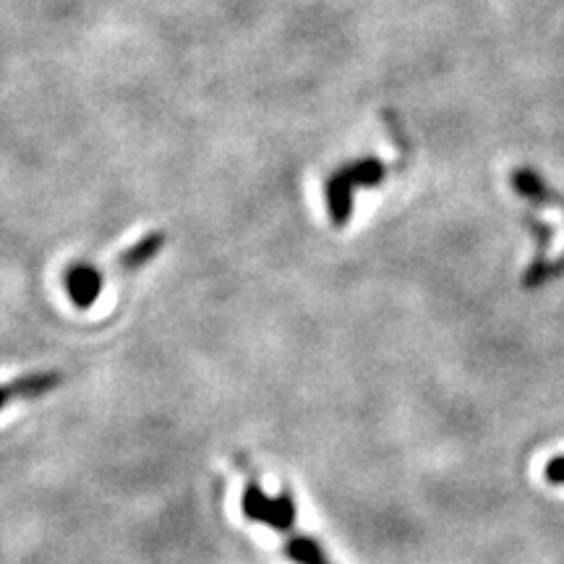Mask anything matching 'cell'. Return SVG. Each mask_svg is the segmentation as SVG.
Here are the masks:
<instances>
[{"mask_svg":"<svg viewBox=\"0 0 564 564\" xmlns=\"http://www.w3.org/2000/svg\"><path fill=\"white\" fill-rule=\"evenodd\" d=\"M241 510L246 520L280 533L282 549H285V554L295 564H335L319 541L299 531V510H295V499L291 497V491L270 497L259 484H246Z\"/></svg>","mask_w":564,"mask_h":564,"instance_id":"6da1fadb","label":"cell"},{"mask_svg":"<svg viewBox=\"0 0 564 564\" xmlns=\"http://www.w3.org/2000/svg\"><path fill=\"white\" fill-rule=\"evenodd\" d=\"M387 167L377 158H364L356 162H348L340 171L329 175L324 183V199H327L329 220L337 228L348 225L352 217V196L358 188H373L384 181Z\"/></svg>","mask_w":564,"mask_h":564,"instance_id":"7a4b0ae2","label":"cell"},{"mask_svg":"<svg viewBox=\"0 0 564 564\" xmlns=\"http://www.w3.org/2000/svg\"><path fill=\"white\" fill-rule=\"evenodd\" d=\"M63 377L58 371H37L24 373V377L13 379L9 384H0V411L9 408L11 403H24V400H40L45 394L55 392L61 387Z\"/></svg>","mask_w":564,"mask_h":564,"instance_id":"3957f363","label":"cell"},{"mask_svg":"<svg viewBox=\"0 0 564 564\" xmlns=\"http://www.w3.org/2000/svg\"><path fill=\"white\" fill-rule=\"evenodd\" d=\"M102 272L95 264H70L66 270V291L74 306L91 308L102 293Z\"/></svg>","mask_w":564,"mask_h":564,"instance_id":"277c9868","label":"cell"},{"mask_svg":"<svg viewBox=\"0 0 564 564\" xmlns=\"http://www.w3.org/2000/svg\"><path fill=\"white\" fill-rule=\"evenodd\" d=\"M165 241L167 238L162 236V232H147L144 238H139L137 243L129 246V249L118 257V264H121L126 272H137L160 257V251L165 249Z\"/></svg>","mask_w":564,"mask_h":564,"instance_id":"5b68a950","label":"cell"},{"mask_svg":"<svg viewBox=\"0 0 564 564\" xmlns=\"http://www.w3.org/2000/svg\"><path fill=\"white\" fill-rule=\"evenodd\" d=\"M544 478L552 486H564V455H554L552 460L546 463Z\"/></svg>","mask_w":564,"mask_h":564,"instance_id":"8992f818","label":"cell"}]
</instances>
